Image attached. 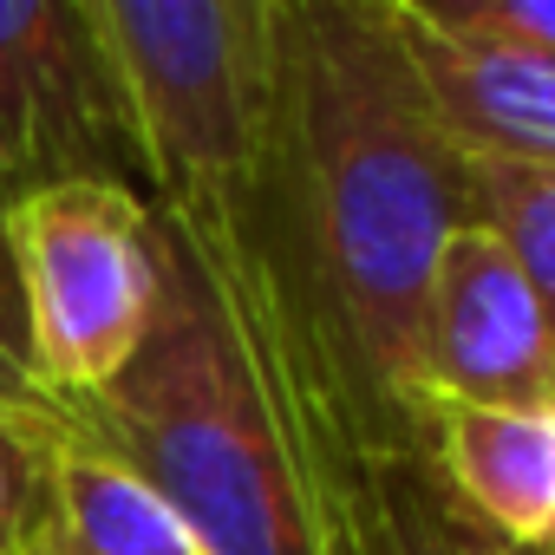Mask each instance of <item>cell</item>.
I'll use <instances>...</instances> for the list:
<instances>
[{"label": "cell", "instance_id": "cell-1", "mask_svg": "<svg viewBox=\"0 0 555 555\" xmlns=\"http://www.w3.org/2000/svg\"><path fill=\"white\" fill-rule=\"evenodd\" d=\"M464 222V151L399 14L386 0H282L242 203L229 229H177L242 301L321 496L347 464L431 451L425 301Z\"/></svg>", "mask_w": 555, "mask_h": 555}, {"label": "cell", "instance_id": "cell-2", "mask_svg": "<svg viewBox=\"0 0 555 555\" xmlns=\"http://www.w3.org/2000/svg\"><path fill=\"white\" fill-rule=\"evenodd\" d=\"M157 255V321L131 366L66 412L73 431L144 477L203 555H334L314 457L242 301L164 216Z\"/></svg>", "mask_w": 555, "mask_h": 555}, {"label": "cell", "instance_id": "cell-3", "mask_svg": "<svg viewBox=\"0 0 555 555\" xmlns=\"http://www.w3.org/2000/svg\"><path fill=\"white\" fill-rule=\"evenodd\" d=\"M144 196L183 229H229L268 112L282 0H79Z\"/></svg>", "mask_w": 555, "mask_h": 555}, {"label": "cell", "instance_id": "cell-4", "mask_svg": "<svg viewBox=\"0 0 555 555\" xmlns=\"http://www.w3.org/2000/svg\"><path fill=\"white\" fill-rule=\"evenodd\" d=\"M8 248L40 386L73 412L99 399L157 321V209L118 177H53L8 196Z\"/></svg>", "mask_w": 555, "mask_h": 555}, {"label": "cell", "instance_id": "cell-5", "mask_svg": "<svg viewBox=\"0 0 555 555\" xmlns=\"http://www.w3.org/2000/svg\"><path fill=\"white\" fill-rule=\"evenodd\" d=\"M118 177L144 190L131 125L79 0H0V183Z\"/></svg>", "mask_w": 555, "mask_h": 555}, {"label": "cell", "instance_id": "cell-6", "mask_svg": "<svg viewBox=\"0 0 555 555\" xmlns=\"http://www.w3.org/2000/svg\"><path fill=\"white\" fill-rule=\"evenodd\" d=\"M555 347L522 268L483 222H464L425 301V405H548Z\"/></svg>", "mask_w": 555, "mask_h": 555}, {"label": "cell", "instance_id": "cell-7", "mask_svg": "<svg viewBox=\"0 0 555 555\" xmlns=\"http://www.w3.org/2000/svg\"><path fill=\"white\" fill-rule=\"evenodd\" d=\"M431 464L444 490L516 555L555 548V399L548 405H438Z\"/></svg>", "mask_w": 555, "mask_h": 555}, {"label": "cell", "instance_id": "cell-8", "mask_svg": "<svg viewBox=\"0 0 555 555\" xmlns=\"http://www.w3.org/2000/svg\"><path fill=\"white\" fill-rule=\"evenodd\" d=\"M14 555H203L144 477L105 457L73 418L40 444V483Z\"/></svg>", "mask_w": 555, "mask_h": 555}, {"label": "cell", "instance_id": "cell-9", "mask_svg": "<svg viewBox=\"0 0 555 555\" xmlns=\"http://www.w3.org/2000/svg\"><path fill=\"white\" fill-rule=\"evenodd\" d=\"M405 47L464 157L555 164V53L464 47V40H438L418 27H405Z\"/></svg>", "mask_w": 555, "mask_h": 555}, {"label": "cell", "instance_id": "cell-10", "mask_svg": "<svg viewBox=\"0 0 555 555\" xmlns=\"http://www.w3.org/2000/svg\"><path fill=\"white\" fill-rule=\"evenodd\" d=\"M327 542L334 555H516L444 490L431 451L334 470Z\"/></svg>", "mask_w": 555, "mask_h": 555}, {"label": "cell", "instance_id": "cell-11", "mask_svg": "<svg viewBox=\"0 0 555 555\" xmlns=\"http://www.w3.org/2000/svg\"><path fill=\"white\" fill-rule=\"evenodd\" d=\"M464 177H470V222H483L503 242V255L522 268L555 347V164L464 157Z\"/></svg>", "mask_w": 555, "mask_h": 555}, {"label": "cell", "instance_id": "cell-12", "mask_svg": "<svg viewBox=\"0 0 555 555\" xmlns=\"http://www.w3.org/2000/svg\"><path fill=\"white\" fill-rule=\"evenodd\" d=\"M386 8L438 40L555 53V0H386Z\"/></svg>", "mask_w": 555, "mask_h": 555}, {"label": "cell", "instance_id": "cell-13", "mask_svg": "<svg viewBox=\"0 0 555 555\" xmlns=\"http://www.w3.org/2000/svg\"><path fill=\"white\" fill-rule=\"evenodd\" d=\"M8 183H0V425L27 438H47L66 425V405L40 386L34 353H27V314H21V282H14V248H8Z\"/></svg>", "mask_w": 555, "mask_h": 555}, {"label": "cell", "instance_id": "cell-14", "mask_svg": "<svg viewBox=\"0 0 555 555\" xmlns=\"http://www.w3.org/2000/svg\"><path fill=\"white\" fill-rule=\"evenodd\" d=\"M47 438H27L14 425H0V555L21 548V529H27V509H34V483H40V444Z\"/></svg>", "mask_w": 555, "mask_h": 555}, {"label": "cell", "instance_id": "cell-15", "mask_svg": "<svg viewBox=\"0 0 555 555\" xmlns=\"http://www.w3.org/2000/svg\"><path fill=\"white\" fill-rule=\"evenodd\" d=\"M542 555H555V548H542Z\"/></svg>", "mask_w": 555, "mask_h": 555}]
</instances>
